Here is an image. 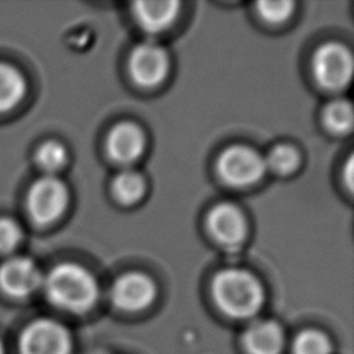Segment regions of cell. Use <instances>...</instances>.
Returning a JSON list of instances; mask_svg holds the SVG:
<instances>
[{
    "label": "cell",
    "instance_id": "obj_5",
    "mask_svg": "<svg viewBox=\"0 0 354 354\" xmlns=\"http://www.w3.org/2000/svg\"><path fill=\"white\" fill-rule=\"evenodd\" d=\"M21 354H69L71 337L57 321L41 318L30 322L19 337Z\"/></svg>",
    "mask_w": 354,
    "mask_h": 354
},
{
    "label": "cell",
    "instance_id": "obj_12",
    "mask_svg": "<svg viewBox=\"0 0 354 354\" xmlns=\"http://www.w3.org/2000/svg\"><path fill=\"white\" fill-rule=\"evenodd\" d=\"M178 1H137L134 3V17L140 26L149 33H159L167 29L178 14Z\"/></svg>",
    "mask_w": 354,
    "mask_h": 354
},
{
    "label": "cell",
    "instance_id": "obj_13",
    "mask_svg": "<svg viewBox=\"0 0 354 354\" xmlns=\"http://www.w3.org/2000/svg\"><path fill=\"white\" fill-rule=\"evenodd\" d=\"M282 343V330L272 321H254L243 333V344L250 354H278Z\"/></svg>",
    "mask_w": 354,
    "mask_h": 354
},
{
    "label": "cell",
    "instance_id": "obj_18",
    "mask_svg": "<svg viewBox=\"0 0 354 354\" xmlns=\"http://www.w3.org/2000/svg\"><path fill=\"white\" fill-rule=\"evenodd\" d=\"M36 160L40 169L53 174L65 166L68 160V152L62 144L57 141H48L37 149Z\"/></svg>",
    "mask_w": 354,
    "mask_h": 354
},
{
    "label": "cell",
    "instance_id": "obj_10",
    "mask_svg": "<svg viewBox=\"0 0 354 354\" xmlns=\"http://www.w3.org/2000/svg\"><path fill=\"white\" fill-rule=\"evenodd\" d=\"M209 230L214 239L224 246H238L246 235V221L241 210L230 203H221L209 214Z\"/></svg>",
    "mask_w": 354,
    "mask_h": 354
},
{
    "label": "cell",
    "instance_id": "obj_11",
    "mask_svg": "<svg viewBox=\"0 0 354 354\" xmlns=\"http://www.w3.org/2000/svg\"><path fill=\"white\" fill-rule=\"evenodd\" d=\"M145 147L141 129L133 123H120L112 129L108 137V152L113 160L122 165L133 163L140 158Z\"/></svg>",
    "mask_w": 354,
    "mask_h": 354
},
{
    "label": "cell",
    "instance_id": "obj_16",
    "mask_svg": "<svg viewBox=\"0 0 354 354\" xmlns=\"http://www.w3.org/2000/svg\"><path fill=\"white\" fill-rule=\"evenodd\" d=\"M324 120L329 130L342 134L353 127V108L351 104L343 100L330 102L324 111Z\"/></svg>",
    "mask_w": 354,
    "mask_h": 354
},
{
    "label": "cell",
    "instance_id": "obj_15",
    "mask_svg": "<svg viewBox=\"0 0 354 354\" xmlns=\"http://www.w3.org/2000/svg\"><path fill=\"white\" fill-rule=\"evenodd\" d=\"M112 191L119 202L133 203L138 201L145 192V181L138 171L133 169H124L115 177L112 183Z\"/></svg>",
    "mask_w": 354,
    "mask_h": 354
},
{
    "label": "cell",
    "instance_id": "obj_7",
    "mask_svg": "<svg viewBox=\"0 0 354 354\" xmlns=\"http://www.w3.org/2000/svg\"><path fill=\"white\" fill-rule=\"evenodd\" d=\"M169 58L155 41L138 44L130 57V72L134 82L142 87L158 86L167 75Z\"/></svg>",
    "mask_w": 354,
    "mask_h": 354
},
{
    "label": "cell",
    "instance_id": "obj_1",
    "mask_svg": "<svg viewBox=\"0 0 354 354\" xmlns=\"http://www.w3.org/2000/svg\"><path fill=\"white\" fill-rule=\"evenodd\" d=\"M43 288L54 306L73 313L88 310L98 297V285L93 274L72 263L54 267L43 278Z\"/></svg>",
    "mask_w": 354,
    "mask_h": 354
},
{
    "label": "cell",
    "instance_id": "obj_17",
    "mask_svg": "<svg viewBox=\"0 0 354 354\" xmlns=\"http://www.w3.org/2000/svg\"><path fill=\"white\" fill-rule=\"evenodd\" d=\"M266 167L271 169L279 174L292 173L299 165V153L297 151L286 144L275 145L268 155L264 158Z\"/></svg>",
    "mask_w": 354,
    "mask_h": 354
},
{
    "label": "cell",
    "instance_id": "obj_3",
    "mask_svg": "<svg viewBox=\"0 0 354 354\" xmlns=\"http://www.w3.org/2000/svg\"><path fill=\"white\" fill-rule=\"evenodd\" d=\"M264 158L253 148L234 145L227 148L218 159L221 178L234 187H248L261 178L266 171Z\"/></svg>",
    "mask_w": 354,
    "mask_h": 354
},
{
    "label": "cell",
    "instance_id": "obj_21",
    "mask_svg": "<svg viewBox=\"0 0 354 354\" xmlns=\"http://www.w3.org/2000/svg\"><path fill=\"white\" fill-rule=\"evenodd\" d=\"M22 239V230L11 218H0V253L12 252Z\"/></svg>",
    "mask_w": 354,
    "mask_h": 354
},
{
    "label": "cell",
    "instance_id": "obj_4",
    "mask_svg": "<svg viewBox=\"0 0 354 354\" xmlns=\"http://www.w3.org/2000/svg\"><path fill=\"white\" fill-rule=\"evenodd\" d=\"M313 72L325 88L340 90L350 83L353 76L351 53L339 43H328L315 51Z\"/></svg>",
    "mask_w": 354,
    "mask_h": 354
},
{
    "label": "cell",
    "instance_id": "obj_9",
    "mask_svg": "<svg viewBox=\"0 0 354 354\" xmlns=\"http://www.w3.org/2000/svg\"><path fill=\"white\" fill-rule=\"evenodd\" d=\"M156 293L152 279L141 272L120 275L112 285L111 299L113 304L126 311H138L148 307Z\"/></svg>",
    "mask_w": 354,
    "mask_h": 354
},
{
    "label": "cell",
    "instance_id": "obj_22",
    "mask_svg": "<svg viewBox=\"0 0 354 354\" xmlns=\"http://www.w3.org/2000/svg\"><path fill=\"white\" fill-rule=\"evenodd\" d=\"M0 354H4V347H3L1 342H0Z\"/></svg>",
    "mask_w": 354,
    "mask_h": 354
},
{
    "label": "cell",
    "instance_id": "obj_8",
    "mask_svg": "<svg viewBox=\"0 0 354 354\" xmlns=\"http://www.w3.org/2000/svg\"><path fill=\"white\" fill-rule=\"evenodd\" d=\"M43 275L28 257H11L0 267V286L12 297H28L43 285Z\"/></svg>",
    "mask_w": 354,
    "mask_h": 354
},
{
    "label": "cell",
    "instance_id": "obj_6",
    "mask_svg": "<svg viewBox=\"0 0 354 354\" xmlns=\"http://www.w3.org/2000/svg\"><path fill=\"white\" fill-rule=\"evenodd\" d=\"M68 188L54 176H46L37 180L28 195V207L30 216L41 224L57 220L66 209Z\"/></svg>",
    "mask_w": 354,
    "mask_h": 354
},
{
    "label": "cell",
    "instance_id": "obj_20",
    "mask_svg": "<svg viewBox=\"0 0 354 354\" xmlns=\"http://www.w3.org/2000/svg\"><path fill=\"white\" fill-rule=\"evenodd\" d=\"M293 1H260L257 3V10L260 15L272 24H278L289 18L293 10Z\"/></svg>",
    "mask_w": 354,
    "mask_h": 354
},
{
    "label": "cell",
    "instance_id": "obj_14",
    "mask_svg": "<svg viewBox=\"0 0 354 354\" xmlns=\"http://www.w3.org/2000/svg\"><path fill=\"white\" fill-rule=\"evenodd\" d=\"M26 83L18 69L0 64V112L14 108L24 97Z\"/></svg>",
    "mask_w": 354,
    "mask_h": 354
},
{
    "label": "cell",
    "instance_id": "obj_2",
    "mask_svg": "<svg viewBox=\"0 0 354 354\" xmlns=\"http://www.w3.org/2000/svg\"><path fill=\"white\" fill-rule=\"evenodd\" d=\"M212 293L217 306L235 318L256 314L264 300L260 282L250 272L239 268L220 271L212 282Z\"/></svg>",
    "mask_w": 354,
    "mask_h": 354
},
{
    "label": "cell",
    "instance_id": "obj_19",
    "mask_svg": "<svg viewBox=\"0 0 354 354\" xmlns=\"http://www.w3.org/2000/svg\"><path fill=\"white\" fill-rule=\"evenodd\" d=\"M293 354H330V342L318 330H304L293 342Z\"/></svg>",
    "mask_w": 354,
    "mask_h": 354
}]
</instances>
